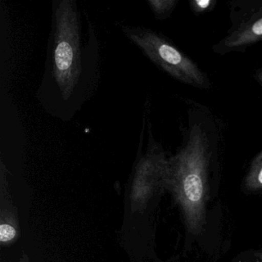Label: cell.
Here are the masks:
<instances>
[{
    "instance_id": "6da1fadb",
    "label": "cell",
    "mask_w": 262,
    "mask_h": 262,
    "mask_svg": "<svg viewBox=\"0 0 262 262\" xmlns=\"http://www.w3.org/2000/svg\"><path fill=\"white\" fill-rule=\"evenodd\" d=\"M48 46L39 100L45 108L50 102L47 110L52 102L67 107L79 99L81 104V86L85 84L92 93L93 82L88 77L97 76L99 43L94 30L88 44L82 43V19L75 0L53 1Z\"/></svg>"
},
{
    "instance_id": "7a4b0ae2",
    "label": "cell",
    "mask_w": 262,
    "mask_h": 262,
    "mask_svg": "<svg viewBox=\"0 0 262 262\" xmlns=\"http://www.w3.org/2000/svg\"><path fill=\"white\" fill-rule=\"evenodd\" d=\"M121 30L144 56L176 80L197 88L209 86L205 73L160 33L149 28L131 26H122Z\"/></svg>"
},
{
    "instance_id": "3957f363",
    "label": "cell",
    "mask_w": 262,
    "mask_h": 262,
    "mask_svg": "<svg viewBox=\"0 0 262 262\" xmlns=\"http://www.w3.org/2000/svg\"><path fill=\"white\" fill-rule=\"evenodd\" d=\"M208 150L209 143L206 133L199 125H194L185 146L174 159L193 229L198 228L202 219Z\"/></svg>"
},
{
    "instance_id": "277c9868",
    "label": "cell",
    "mask_w": 262,
    "mask_h": 262,
    "mask_svg": "<svg viewBox=\"0 0 262 262\" xmlns=\"http://www.w3.org/2000/svg\"><path fill=\"white\" fill-rule=\"evenodd\" d=\"M262 40V1L255 2L235 19L226 37L215 47L219 53L245 50Z\"/></svg>"
},
{
    "instance_id": "5b68a950",
    "label": "cell",
    "mask_w": 262,
    "mask_h": 262,
    "mask_svg": "<svg viewBox=\"0 0 262 262\" xmlns=\"http://www.w3.org/2000/svg\"><path fill=\"white\" fill-rule=\"evenodd\" d=\"M155 17L159 20H163L169 17L177 5L178 0H147Z\"/></svg>"
},
{
    "instance_id": "8992f818",
    "label": "cell",
    "mask_w": 262,
    "mask_h": 262,
    "mask_svg": "<svg viewBox=\"0 0 262 262\" xmlns=\"http://www.w3.org/2000/svg\"><path fill=\"white\" fill-rule=\"evenodd\" d=\"M246 185L250 189L262 188V151L253 160L247 177Z\"/></svg>"
},
{
    "instance_id": "52a82bcc",
    "label": "cell",
    "mask_w": 262,
    "mask_h": 262,
    "mask_svg": "<svg viewBox=\"0 0 262 262\" xmlns=\"http://www.w3.org/2000/svg\"><path fill=\"white\" fill-rule=\"evenodd\" d=\"M217 2L214 0H191L190 6L194 14L200 15L211 11Z\"/></svg>"
},
{
    "instance_id": "ba28073f",
    "label": "cell",
    "mask_w": 262,
    "mask_h": 262,
    "mask_svg": "<svg viewBox=\"0 0 262 262\" xmlns=\"http://www.w3.org/2000/svg\"><path fill=\"white\" fill-rule=\"evenodd\" d=\"M16 235V230L9 225H1L0 226V240L5 242L12 240Z\"/></svg>"
},
{
    "instance_id": "9c48e42d",
    "label": "cell",
    "mask_w": 262,
    "mask_h": 262,
    "mask_svg": "<svg viewBox=\"0 0 262 262\" xmlns=\"http://www.w3.org/2000/svg\"><path fill=\"white\" fill-rule=\"evenodd\" d=\"M257 79L262 82V71L259 72V73H257Z\"/></svg>"
}]
</instances>
